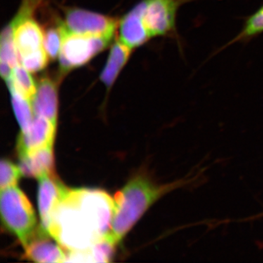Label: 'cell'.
Wrapping results in <instances>:
<instances>
[{"label":"cell","mask_w":263,"mask_h":263,"mask_svg":"<svg viewBox=\"0 0 263 263\" xmlns=\"http://www.w3.org/2000/svg\"><path fill=\"white\" fill-rule=\"evenodd\" d=\"M114 199L98 189H69L51 216L48 233L64 249H89L108 235Z\"/></svg>","instance_id":"cell-1"},{"label":"cell","mask_w":263,"mask_h":263,"mask_svg":"<svg viewBox=\"0 0 263 263\" xmlns=\"http://www.w3.org/2000/svg\"><path fill=\"white\" fill-rule=\"evenodd\" d=\"M205 169L193 171L181 179L160 183L147 174L136 175L114 197L110 234L119 243L156 202L171 192L193 187L202 181Z\"/></svg>","instance_id":"cell-2"},{"label":"cell","mask_w":263,"mask_h":263,"mask_svg":"<svg viewBox=\"0 0 263 263\" xmlns=\"http://www.w3.org/2000/svg\"><path fill=\"white\" fill-rule=\"evenodd\" d=\"M0 210L3 226L23 247L37 233V219L32 204L17 186L1 190Z\"/></svg>","instance_id":"cell-3"},{"label":"cell","mask_w":263,"mask_h":263,"mask_svg":"<svg viewBox=\"0 0 263 263\" xmlns=\"http://www.w3.org/2000/svg\"><path fill=\"white\" fill-rule=\"evenodd\" d=\"M113 38L83 35L67 31L59 60L62 75L86 65L109 46Z\"/></svg>","instance_id":"cell-4"},{"label":"cell","mask_w":263,"mask_h":263,"mask_svg":"<svg viewBox=\"0 0 263 263\" xmlns=\"http://www.w3.org/2000/svg\"><path fill=\"white\" fill-rule=\"evenodd\" d=\"M63 24L68 32L113 38L119 22L116 18L89 10L69 8L65 11Z\"/></svg>","instance_id":"cell-5"},{"label":"cell","mask_w":263,"mask_h":263,"mask_svg":"<svg viewBox=\"0 0 263 263\" xmlns=\"http://www.w3.org/2000/svg\"><path fill=\"white\" fill-rule=\"evenodd\" d=\"M183 0H146L143 22L151 37L176 32V15Z\"/></svg>","instance_id":"cell-6"},{"label":"cell","mask_w":263,"mask_h":263,"mask_svg":"<svg viewBox=\"0 0 263 263\" xmlns=\"http://www.w3.org/2000/svg\"><path fill=\"white\" fill-rule=\"evenodd\" d=\"M57 124L41 116L34 115L28 129L21 132L17 140L18 156H23L41 148L53 146Z\"/></svg>","instance_id":"cell-7"},{"label":"cell","mask_w":263,"mask_h":263,"mask_svg":"<svg viewBox=\"0 0 263 263\" xmlns=\"http://www.w3.org/2000/svg\"><path fill=\"white\" fill-rule=\"evenodd\" d=\"M37 203L41 218V229L48 233L51 216L69 188L55 174L38 179Z\"/></svg>","instance_id":"cell-8"},{"label":"cell","mask_w":263,"mask_h":263,"mask_svg":"<svg viewBox=\"0 0 263 263\" xmlns=\"http://www.w3.org/2000/svg\"><path fill=\"white\" fill-rule=\"evenodd\" d=\"M46 231L37 230L35 235L24 247V257L39 263L66 262L67 254L63 247Z\"/></svg>","instance_id":"cell-9"},{"label":"cell","mask_w":263,"mask_h":263,"mask_svg":"<svg viewBox=\"0 0 263 263\" xmlns=\"http://www.w3.org/2000/svg\"><path fill=\"white\" fill-rule=\"evenodd\" d=\"M146 6V0H143L119 22V40L133 49L140 47L152 37L143 19Z\"/></svg>","instance_id":"cell-10"},{"label":"cell","mask_w":263,"mask_h":263,"mask_svg":"<svg viewBox=\"0 0 263 263\" xmlns=\"http://www.w3.org/2000/svg\"><path fill=\"white\" fill-rule=\"evenodd\" d=\"M34 115L41 116L57 124L58 119V82L50 77H43L37 84L32 100Z\"/></svg>","instance_id":"cell-11"},{"label":"cell","mask_w":263,"mask_h":263,"mask_svg":"<svg viewBox=\"0 0 263 263\" xmlns=\"http://www.w3.org/2000/svg\"><path fill=\"white\" fill-rule=\"evenodd\" d=\"M19 167L22 175L29 178L41 179L55 174L53 146L41 148L19 157Z\"/></svg>","instance_id":"cell-12"},{"label":"cell","mask_w":263,"mask_h":263,"mask_svg":"<svg viewBox=\"0 0 263 263\" xmlns=\"http://www.w3.org/2000/svg\"><path fill=\"white\" fill-rule=\"evenodd\" d=\"M117 245L109 233L89 249L70 251L67 254L66 262H110L115 253Z\"/></svg>","instance_id":"cell-13"},{"label":"cell","mask_w":263,"mask_h":263,"mask_svg":"<svg viewBox=\"0 0 263 263\" xmlns=\"http://www.w3.org/2000/svg\"><path fill=\"white\" fill-rule=\"evenodd\" d=\"M132 51L133 48L119 39L112 45L108 60L100 76V81L108 89L112 87L123 67L127 64Z\"/></svg>","instance_id":"cell-14"},{"label":"cell","mask_w":263,"mask_h":263,"mask_svg":"<svg viewBox=\"0 0 263 263\" xmlns=\"http://www.w3.org/2000/svg\"><path fill=\"white\" fill-rule=\"evenodd\" d=\"M8 89H14L24 98L32 102L37 91V85L27 70L22 64H19L12 71L11 77L7 81Z\"/></svg>","instance_id":"cell-15"},{"label":"cell","mask_w":263,"mask_h":263,"mask_svg":"<svg viewBox=\"0 0 263 263\" xmlns=\"http://www.w3.org/2000/svg\"><path fill=\"white\" fill-rule=\"evenodd\" d=\"M9 90L11 96L12 106L19 127L21 128V132L26 131L32 124L34 117L32 102L19 94L14 89L9 88Z\"/></svg>","instance_id":"cell-16"},{"label":"cell","mask_w":263,"mask_h":263,"mask_svg":"<svg viewBox=\"0 0 263 263\" xmlns=\"http://www.w3.org/2000/svg\"><path fill=\"white\" fill-rule=\"evenodd\" d=\"M66 33L67 30L63 22L52 26L45 31L43 46L50 60H56L60 56Z\"/></svg>","instance_id":"cell-17"},{"label":"cell","mask_w":263,"mask_h":263,"mask_svg":"<svg viewBox=\"0 0 263 263\" xmlns=\"http://www.w3.org/2000/svg\"><path fill=\"white\" fill-rule=\"evenodd\" d=\"M263 33V5L246 20L241 31L228 45L247 41Z\"/></svg>","instance_id":"cell-18"},{"label":"cell","mask_w":263,"mask_h":263,"mask_svg":"<svg viewBox=\"0 0 263 263\" xmlns=\"http://www.w3.org/2000/svg\"><path fill=\"white\" fill-rule=\"evenodd\" d=\"M22 175L19 166L10 160L3 159L0 163V187L1 190L16 186Z\"/></svg>","instance_id":"cell-19"},{"label":"cell","mask_w":263,"mask_h":263,"mask_svg":"<svg viewBox=\"0 0 263 263\" xmlns=\"http://www.w3.org/2000/svg\"><path fill=\"white\" fill-rule=\"evenodd\" d=\"M50 60L46 50L33 53L21 58L20 63L30 72H37L46 68Z\"/></svg>","instance_id":"cell-20"}]
</instances>
